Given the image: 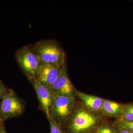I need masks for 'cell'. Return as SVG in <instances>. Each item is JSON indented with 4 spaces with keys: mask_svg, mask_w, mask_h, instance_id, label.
<instances>
[{
    "mask_svg": "<svg viewBox=\"0 0 133 133\" xmlns=\"http://www.w3.org/2000/svg\"><path fill=\"white\" fill-rule=\"evenodd\" d=\"M41 63H50L62 66L65 63V53L57 42L51 40L36 43L33 46Z\"/></svg>",
    "mask_w": 133,
    "mask_h": 133,
    "instance_id": "cell-1",
    "label": "cell"
},
{
    "mask_svg": "<svg viewBox=\"0 0 133 133\" xmlns=\"http://www.w3.org/2000/svg\"><path fill=\"white\" fill-rule=\"evenodd\" d=\"M15 56L18 64L29 80L31 81L35 78L41 63L33 46H23L17 51Z\"/></svg>",
    "mask_w": 133,
    "mask_h": 133,
    "instance_id": "cell-2",
    "label": "cell"
},
{
    "mask_svg": "<svg viewBox=\"0 0 133 133\" xmlns=\"http://www.w3.org/2000/svg\"><path fill=\"white\" fill-rule=\"evenodd\" d=\"M98 118L83 109L74 113L70 119L68 128L70 133H85L92 129L98 123Z\"/></svg>",
    "mask_w": 133,
    "mask_h": 133,
    "instance_id": "cell-3",
    "label": "cell"
},
{
    "mask_svg": "<svg viewBox=\"0 0 133 133\" xmlns=\"http://www.w3.org/2000/svg\"><path fill=\"white\" fill-rule=\"evenodd\" d=\"M0 105V120L3 122L19 116L23 112V102L12 89L2 99Z\"/></svg>",
    "mask_w": 133,
    "mask_h": 133,
    "instance_id": "cell-4",
    "label": "cell"
},
{
    "mask_svg": "<svg viewBox=\"0 0 133 133\" xmlns=\"http://www.w3.org/2000/svg\"><path fill=\"white\" fill-rule=\"evenodd\" d=\"M74 103V96L55 95L50 110V116L59 124L71 114Z\"/></svg>",
    "mask_w": 133,
    "mask_h": 133,
    "instance_id": "cell-5",
    "label": "cell"
},
{
    "mask_svg": "<svg viewBox=\"0 0 133 133\" xmlns=\"http://www.w3.org/2000/svg\"><path fill=\"white\" fill-rule=\"evenodd\" d=\"M49 88L55 96H74L75 90L69 79L65 63L62 66L59 76Z\"/></svg>",
    "mask_w": 133,
    "mask_h": 133,
    "instance_id": "cell-6",
    "label": "cell"
},
{
    "mask_svg": "<svg viewBox=\"0 0 133 133\" xmlns=\"http://www.w3.org/2000/svg\"><path fill=\"white\" fill-rule=\"evenodd\" d=\"M62 66L53 64L41 63L36 78L49 88L59 76Z\"/></svg>",
    "mask_w": 133,
    "mask_h": 133,
    "instance_id": "cell-7",
    "label": "cell"
},
{
    "mask_svg": "<svg viewBox=\"0 0 133 133\" xmlns=\"http://www.w3.org/2000/svg\"><path fill=\"white\" fill-rule=\"evenodd\" d=\"M30 82L37 95L41 109L48 118L50 117V110L53 103L55 95L49 87L43 85L36 78Z\"/></svg>",
    "mask_w": 133,
    "mask_h": 133,
    "instance_id": "cell-8",
    "label": "cell"
},
{
    "mask_svg": "<svg viewBox=\"0 0 133 133\" xmlns=\"http://www.w3.org/2000/svg\"><path fill=\"white\" fill-rule=\"evenodd\" d=\"M77 94L88 109L93 111H99L101 109L104 100L101 98L79 91Z\"/></svg>",
    "mask_w": 133,
    "mask_h": 133,
    "instance_id": "cell-9",
    "label": "cell"
},
{
    "mask_svg": "<svg viewBox=\"0 0 133 133\" xmlns=\"http://www.w3.org/2000/svg\"><path fill=\"white\" fill-rule=\"evenodd\" d=\"M123 105L107 100H104L101 109L103 114L109 116L121 117Z\"/></svg>",
    "mask_w": 133,
    "mask_h": 133,
    "instance_id": "cell-10",
    "label": "cell"
},
{
    "mask_svg": "<svg viewBox=\"0 0 133 133\" xmlns=\"http://www.w3.org/2000/svg\"><path fill=\"white\" fill-rule=\"evenodd\" d=\"M121 117L120 121L127 122H133V104L123 105Z\"/></svg>",
    "mask_w": 133,
    "mask_h": 133,
    "instance_id": "cell-11",
    "label": "cell"
},
{
    "mask_svg": "<svg viewBox=\"0 0 133 133\" xmlns=\"http://www.w3.org/2000/svg\"><path fill=\"white\" fill-rule=\"evenodd\" d=\"M49 122L50 133H65L63 131L59 124L57 123L54 119L50 116L48 118Z\"/></svg>",
    "mask_w": 133,
    "mask_h": 133,
    "instance_id": "cell-12",
    "label": "cell"
},
{
    "mask_svg": "<svg viewBox=\"0 0 133 133\" xmlns=\"http://www.w3.org/2000/svg\"><path fill=\"white\" fill-rule=\"evenodd\" d=\"M9 90L10 89L8 88L2 81L0 79V100L3 98Z\"/></svg>",
    "mask_w": 133,
    "mask_h": 133,
    "instance_id": "cell-13",
    "label": "cell"
},
{
    "mask_svg": "<svg viewBox=\"0 0 133 133\" xmlns=\"http://www.w3.org/2000/svg\"><path fill=\"white\" fill-rule=\"evenodd\" d=\"M98 133H116L114 129L107 125H104L101 127L98 130Z\"/></svg>",
    "mask_w": 133,
    "mask_h": 133,
    "instance_id": "cell-14",
    "label": "cell"
},
{
    "mask_svg": "<svg viewBox=\"0 0 133 133\" xmlns=\"http://www.w3.org/2000/svg\"><path fill=\"white\" fill-rule=\"evenodd\" d=\"M118 127L125 128L128 129L133 133V122H127L119 121L118 122Z\"/></svg>",
    "mask_w": 133,
    "mask_h": 133,
    "instance_id": "cell-15",
    "label": "cell"
},
{
    "mask_svg": "<svg viewBox=\"0 0 133 133\" xmlns=\"http://www.w3.org/2000/svg\"><path fill=\"white\" fill-rule=\"evenodd\" d=\"M119 131L117 133H133L128 129L124 127H118Z\"/></svg>",
    "mask_w": 133,
    "mask_h": 133,
    "instance_id": "cell-16",
    "label": "cell"
},
{
    "mask_svg": "<svg viewBox=\"0 0 133 133\" xmlns=\"http://www.w3.org/2000/svg\"><path fill=\"white\" fill-rule=\"evenodd\" d=\"M0 133H7L5 130L4 125L0 128Z\"/></svg>",
    "mask_w": 133,
    "mask_h": 133,
    "instance_id": "cell-17",
    "label": "cell"
},
{
    "mask_svg": "<svg viewBox=\"0 0 133 133\" xmlns=\"http://www.w3.org/2000/svg\"><path fill=\"white\" fill-rule=\"evenodd\" d=\"M3 123H4V122H3L2 121H1L0 120V128H1L2 126L4 125H3Z\"/></svg>",
    "mask_w": 133,
    "mask_h": 133,
    "instance_id": "cell-18",
    "label": "cell"
}]
</instances>
